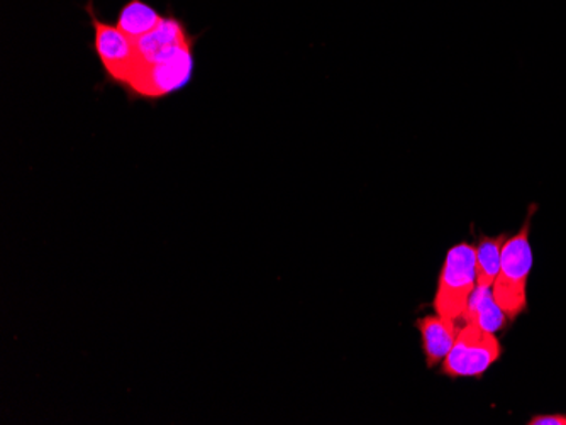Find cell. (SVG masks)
Masks as SVG:
<instances>
[{
	"label": "cell",
	"instance_id": "277c9868",
	"mask_svg": "<svg viewBox=\"0 0 566 425\" xmlns=\"http://www.w3.org/2000/svg\"><path fill=\"white\" fill-rule=\"evenodd\" d=\"M475 266L476 247L473 244L460 243L451 247L432 304L438 316L454 320L465 316L470 297L476 288Z\"/></svg>",
	"mask_w": 566,
	"mask_h": 425
},
{
	"label": "cell",
	"instance_id": "8fae6325",
	"mask_svg": "<svg viewBox=\"0 0 566 425\" xmlns=\"http://www.w3.org/2000/svg\"><path fill=\"white\" fill-rule=\"evenodd\" d=\"M530 425H566V415H536L527 422Z\"/></svg>",
	"mask_w": 566,
	"mask_h": 425
},
{
	"label": "cell",
	"instance_id": "30bf717a",
	"mask_svg": "<svg viewBox=\"0 0 566 425\" xmlns=\"http://www.w3.org/2000/svg\"><path fill=\"white\" fill-rule=\"evenodd\" d=\"M505 234L499 237H482L476 247V287L492 288L501 269L502 247Z\"/></svg>",
	"mask_w": 566,
	"mask_h": 425
},
{
	"label": "cell",
	"instance_id": "ba28073f",
	"mask_svg": "<svg viewBox=\"0 0 566 425\" xmlns=\"http://www.w3.org/2000/svg\"><path fill=\"white\" fill-rule=\"evenodd\" d=\"M164 14L146 2V0H127L119 9L116 26L132 40H139L151 33L160 24Z\"/></svg>",
	"mask_w": 566,
	"mask_h": 425
},
{
	"label": "cell",
	"instance_id": "6da1fadb",
	"mask_svg": "<svg viewBox=\"0 0 566 425\" xmlns=\"http://www.w3.org/2000/svg\"><path fill=\"white\" fill-rule=\"evenodd\" d=\"M196 75V43L148 63H139L132 84L127 85L129 100L158 103L186 91Z\"/></svg>",
	"mask_w": 566,
	"mask_h": 425
},
{
	"label": "cell",
	"instance_id": "7a4b0ae2",
	"mask_svg": "<svg viewBox=\"0 0 566 425\" xmlns=\"http://www.w3.org/2000/svg\"><path fill=\"white\" fill-rule=\"evenodd\" d=\"M533 266L530 244V219L516 236L507 237L502 247L501 269L492 285L495 302L509 319H516L527 307V278Z\"/></svg>",
	"mask_w": 566,
	"mask_h": 425
},
{
	"label": "cell",
	"instance_id": "3957f363",
	"mask_svg": "<svg viewBox=\"0 0 566 425\" xmlns=\"http://www.w3.org/2000/svg\"><path fill=\"white\" fill-rule=\"evenodd\" d=\"M85 12L91 18L92 30H94L95 56L102 66V73L106 78V84L120 87L126 91L127 85L132 84L138 68V52H136L135 40L126 36L116 22L102 21L95 11L94 0H88L85 4Z\"/></svg>",
	"mask_w": 566,
	"mask_h": 425
},
{
	"label": "cell",
	"instance_id": "5b68a950",
	"mask_svg": "<svg viewBox=\"0 0 566 425\" xmlns=\"http://www.w3.org/2000/svg\"><path fill=\"white\" fill-rule=\"evenodd\" d=\"M502 348L494 332L485 331L479 323H465L458 332L457 341L444 358L443 373L451 379L482 376L501 358Z\"/></svg>",
	"mask_w": 566,
	"mask_h": 425
},
{
	"label": "cell",
	"instance_id": "9c48e42d",
	"mask_svg": "<svg viewBox=\"0 0 566 425\" xmlns=\"http://www.w3.org/2000/svg\"><path fill=\"white\" fill-rule=\"evenodd\" d=\"M467 322L479 323L480 328L489 332H497L504 328L505 314L504 310L495 302L492 288L476 287L469 300V307L465 312Z\"/></svg>",
	"mask_w": 566,
	"mask_h": 425
},
{
	"label": "cell",
	"instance_id": "52a82bcc",
	"mask_svg": "<svg viewBox=\"0 0 566 425\" xmlns=\"http://www.w3.org/2000/svg\"><path fill=\"white\" fill-rule=\"evenodd\" d=\"M418 328L422 334L426 363L432 368L448 357L460 329L457 328L454 319L441 316L422 317L418 320Z\"/></svg>",
	"mask_w": 566,
	"mask_h": 425
},
{
	"label": "cell",
	"instance_id": "8992f818",
	"mask_svg": "<svg viewBox=\"0 0 566 425\" xmlns=\"http://www.w3.org/2000/svg\"><path fill=\"white\" fill-rule=\"evenodd\" d=\"M199 38V34L192 36V34L189 33L186 21L175 15L174 9L168 8L160 24H158L151 33L145 34V36L139 38V40H135L138 62H153V60L175 52L178 47L197 43Z\"/></svg>",
	"mask_w": 566,
	"mask_h": 425
}]
</instances>
